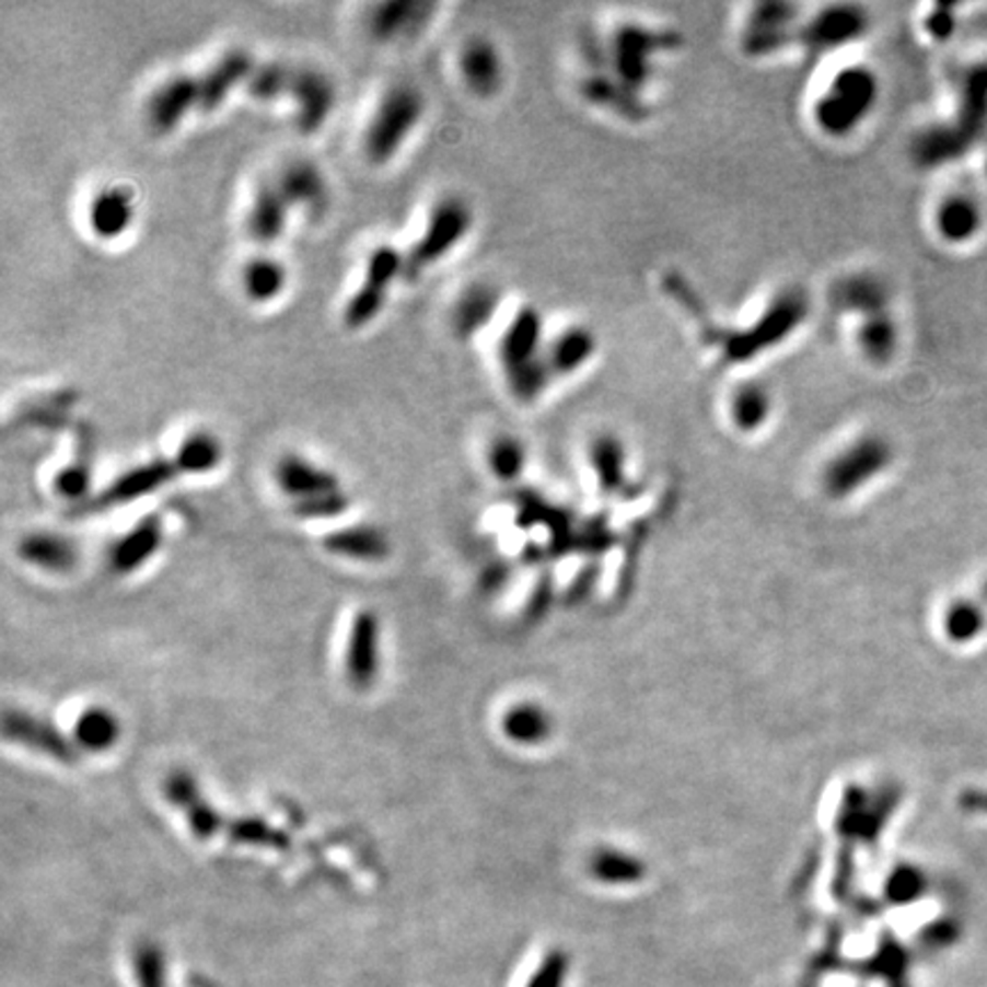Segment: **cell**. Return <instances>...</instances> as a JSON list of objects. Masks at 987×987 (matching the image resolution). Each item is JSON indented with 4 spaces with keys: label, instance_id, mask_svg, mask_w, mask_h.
<instances>
[{
    "label": "cell",
    "instance_id": "obj_38",
    "mask_svg": "<svg viewBox=\"0 0 987 987\" xmlns=\"http://www.w3.org/2000/svg\"><path fill=\"white\" fill-rule=\"evenodd\" d=\"M590 455L596 478H600V483L606 489H615L622 480H625V449H622L615 437L596 439Z\"/></svg>",
    "mask_w": 987,
    "mask_h": 987
},
{
    "label": "cell",
    "instance_id": "obj_23",
    "mask_svg": "<svg viewBox=\"0 0 987 987\" xmlns=\"http://www.w3.org/2000/svg\"><path fill=\"white\" fill-rule=\"evenodd\" d=\"M3 730L8 739L21 745H28L42 752V755H48L50 759H58L65 764H71L76 759L73 745L46 720L33 718L23 711H8L3 720Z\"/></svg>",
    "mask_w": 987,
    "mask_h": 987
},
{
    "label": "cell",
    "instance_id": "obj_16",
    "mask_svg": "<svg viewBox=\"0 0 987 987\" xmlns=\"http://www.w3.org/2000/svg\"><path fill=\"white\" fill-rule=\"evenodd\" d=\"M380 667V622L375 613L363 611L355 617L348 649H346V674L355 688L373 686Z\"/></svg>",
    "mask_w": 987,
    "mask_h": 987
},
{
    "label": "cell",
    "instance_id": "obj_10",
    "mask_svg": "<svg viewBox=\"0 0 987 987\" xmlns=\"http://www.w3.org/2000/svg\"><path fill=\"white\" fill-rule=\"evenodd\" d=\"M193 113H199V85L193 73H172L153 88L144 103V117L153 133L170 136Z\"/></svg>",
    "mask_w": 987,
    "mask_h": 987
},
{
    "label": "cell",
    "instance_id": "obj_22",
    "mask_svg": "<svg viewBox=\"0 0 987 987\" xmlns=\"http://www.w3.org/2000/svg\"><path fill=\"white\" fill-rule=\"evenodd\" d=\"M165 793L174 808L186 814V821L197 839H211L220 833L222 816L199 793L197 782L188 773H172L165 782Z\"/></svg>",
    "mask_w": 987,
    "mask_h": 987
},
{
    "label": "cell",
    "instance_id": "obj_25",
    "mask_svg": "<svg viewBox=\"0 0 987 987\" xmlns=\"http://www.w3.org/2000/svg\"><path fill=\"white\" fill-rule=\"evenodd\" d=\"M241 286L252 304H270L289 286V268L268 254L252 256L241 270Z\"/></svg>",
    "mask_w": 987,
    "mask_h": 987
},
{
    "label": "cell",
    "instance_id": "obj_28",
    "mask_svg": "<svg viewBox=\"0 0 987 987\" xmlns=\"http://www.w3.org/2000/svg\"><path fill=\"white\" fill-rule=\"evenodd\" d=\"M323 547L329 554L375 562L388 556V539L375 526H350L341 529L323 539Z\"/></svg>",
    "mask_w": 987,
    "mask_h": 987
},
{
    "label": "cell",
    "instance_id": "obj_46",
    "mask_svg": "<svg viewBox=\"0 0 987 987\" xmlns=\"http://www.w3.org/2000/svg\"><path fill=\"white\" fill-rule=\"evenodd\" d=\"M955 28V16L951 8H938L928 19V31L932 37L947 39Z\"/></svg>",
    "mask_w": 987,
    "mask_h": 987
},
{
    "label": "cell",
    "instance_id": "obj_27",
    "mask_svg": "<svg viewBox=\"0 0 987 987\" xmlns=\"http://www.w3.org/2000/svg\"><path fill=\"white\" fill-rule=\"evenodd\" d=\"M727 409H730V421L736 430L745 434L759 432L773 417L770 388L762 382H743L732 392Z\"/></svg>",
    "mask_w": 987,
    "mask_h": 987
},
{
    "label": "cell",
    "instance_id": "obj_20",
    "mask_svg": "<svg viewBox=\"0 0 987 987\" xmlns=\"http://www.w3.org/2000/svg\"><path fill=\"white\" fill-rule=\"evenodd\" d=\"M501 306V293L497 286L487 281H476L457 295L453 309H451V329L462 341L474 339L480 334L491 318L497 316Z\"/></svg>",
    "mask_w": 987,
    "mask_h": 987
},
{
    "label": "cell",
    "instance_id": "obj_19",
    "mask_svg": "<svg viewBox=\"0 0 987 987\" xmlns=\"http://www.w3.org/2000/svg\"><path fill=\"white\" fill-rule=\"evenodd\" d=\"M275 480L286 497H291L293 501H302V499L318 497V494L341 489L339 476L298 453L283 455L277 462Z\"/></svg>",
    "mask_w": 987,
    "mask_h": 987
},
{
    "label": "cell",
    "instance_id": "obj_37",
    "mask_svg": "<svg viewBox=\"0 0 987 987\" xmlns=\"http://www.w3.org/2000/svg\"><path fill=\"white\" fill-rule=\"evenodd\" d=\"M590 871L596 880L611 882V885H629V882H638L642 878L645 867L627 852L600 850L592 857Z\"/></svg>",
    "mask_w": 987,
    "mask_h": 987
},
{
    "label": "cell",
    "instance_id": "obj_1",
    "mask_svg": "<svg viewBox=\"0 0 987 987\" xmlns=\"http://www.w3.org/2000/svg\"><path fill=\"white\" fill-rule=\"evenodd\" d=\"M547 344L549 336L544 332L539 311L533 306L519 309L499 344L503 375L516 400L533 403L551 384L554 375L547 363Z\"/></svg>",
    "mask_w": 987,
    "mask_h": 987
},
{
    "label": "cell",
    "instance_id": "obj_13",
    "mask_svg": "<svg viewBox=\"0 0 987 987\" xmlns=\"http://www.w3.org/2000/svg\"><path fill=\"white\" fill-rule=\"evenodd\" d=\"M136 222V195L128 186L98 188L88 204V227L103 243L124 239Z\"/></svg>",
    "mask_w": 987,
    "mask_h": 987
},
{
    "label": "cell",
    "instance_id": "obj_35",
    "mask_svg": "<svg viewBox=\"0 0 987 987\" xmlns=\"http://www.w3.org/2000/svg\"><path fill=\"white\" fill-rule=\"evenodd\" d=\"M503 732L519 745H537L549 736L551 718L537 705H516L503 718Z\"/></svg>",
    "mask_w": 987,
    "mask_h": 987
},
{
    "label": "cell",
    "instance_id": "obj_43",
    "mask_svg": "<svg viewBox=\"0 0 987 987\" xmlns=\"http://www.w3.org/2000/svg\"><path fill=\"white\" fill-rule=\"evenodd\" d=\"M905 953L898 944H890L875 955L873 967L890 980V987H907L905 983Z\"/></svg>",
    "mask_w": 987,
    "mask_h": 987
},
{
    "label": "cell",
    "instance_id": "obj_9",
    "mask_svg": "<svg viewBox=\"0 0 987 987\" xmlns=\"http://www.w3.org/2000/svg\"><path fill=\"white\" fill-rule=\"evenodd\" d=\"M289 98L293 101L295 108L293 119L298 131L304 136H314L329 121L336 101H339V90H336L334 78L327 71L300 65L293 69Z\"/></svg>",
    "mask_w": 987,
    "mask_h": 987
},
{
    "label": "cell",
    "instance_id": "obj_5",
    "mask_svg": "<svg viewBox=\"0 0 987 987\" xmlns=\"http://www.w3.org/2000/svg\"><path fill=\"white\" fill-rule=\"evenodd\" d=\"M987 121V62L974 67L965 78L963 108L955 126L932 128L917 140V159L932 167L944 161L957 159L967 151L983 133Z\"/></svg>",
    "mask_w": 987,
    "mask_h": 987
},
{
    "label": "cell",
    "instance_id": "obj_2",
    "mask_svg": "<svg viewBox=\"0 0 987 987\" xmlns=\"http://www.w3.org/2000/svg\"><path fill=\"white\" fill-rule=\"evenodd\" d=\"M880 83L873 69L846 65L833 73L812 103V119L818 131L833 140L850 138L873 113Z\"/></svg>",
    "mask_w": 987,
    "mask_h": 987
},
{
    "label": "cell",
    "instance_id": "obj_26",
    "mask_svg": "<svg viewBox=\"0 0 987 987\" xmlns=\"http://www.w3.org/2000/svg\"><path fill=\"white\" fill-rule=\"evenodd\" d=\"M835 306L841 309L844 314H852L857 318H864L871 314H880L887 311V289L878 277L873 275H855L848 279H841L833 293Z\"/></svg>",
    "mask_w": 987,
    "mask_h": 987
},
{
    "label": "cell",
    "instance_id": "obj_14",
    "mask_svg": "<svg viewBox=\"0 0 987 987\" xmlns=\"http://www.w3.org/2000/svg\"><path fill=\"white\" fill-rule=\"evenodd\" d=\"M291 209L306 213H323L329 204V186L325 172L316 161L293 159L286 163L272 178Z\"/></svg>",
    "mask_w": 987,
    "mask_h": 987
},
{
    "label": "cell",
    "instance_id": "obj_44",
    "mask_svg": "<svg viewBox=\"0 0 987 987\" xmlns=\"http://www.w3.org/2000/svg\"><path fill=\"white\" fill-rule=\"evenodd\" d=\"M565 969H567V960L562 953H551L547 960H544L539 972L535 974L531 987H560L562 978H565Z\"/></svg>",
    "mask_w": 987,
    "mask_h": 987
},
{
    "label": "cell",
    "instance_id": "obj_11",
    "mask_svg": "<svg viewBox=\"0 0 987 987\" xmlns=\"http://www.w3.org/2000/svg\"><path fill=\"white\" fill-rule=\"evenodd\" d=\"M254 67L256 60L247 48L236 46L224 50L216 62H211L197 76L199 113L211 115L222 108L233 90L247 85Z\"/></svg>",
    "mask_w": 987,
    "mask_h": 987
},
{
    "label": "cell",
    "instance_id": "obj_47",
    "mask_svg": "<svg viewBox=\"0 0 987 987\" xmlns=\"http://www.w3.org/2000/svg\"><path fill=\"white\" fill-rule=\"evenodd\" d=\"M955 938H957V928H955V924H951V921L932 924V926L924 932V940H926L930 947H947V944H951Z\"/></svg>",
    "mask_w": 987,
    "mask_h": 987
},
{
    "label": "cell",
    "instance_id": "obj_41",
    "mask_svg": "<svg viewBox=\"0 0 987 987\" xmlns=\"http://www.w3.org/2000/svg\"><path fill=\"white\" fill-rule=\"evenodd\" d=\"M924 875L917 869L903 867L898 871L892 873L890 882H887V896L894 903H910L917 901L919 894L924 892Z\"/></svg>",
    "mask_w": 987,
    "mask_h": 987
},
{
    "label": "cell",
    "instance_id": "obj_33",
    "mask_svg": "<svg viewBox=\"0 0 987 987\" xmlns=\"http://www.w3.org/2000/svg\"><path fill=\"white\" fill-rule=\"evenodd\" d=\"M293 69H295L293 65L281 62V60L256 62L245 90L258 103H272L279 98H289Z\"/></svg>",
    "mask_w": 987,
    "mask_h": 987
},
{
    "label": "cell",
    "instance_id": "obj_29",
    "mask_svg": "<svg viewBox=\"0 0 987 987\" xmlns=\"http://www.w3.org/2000/svg\"><path fill=\"white\" fill-rule=\"evenodd\" d=\"M222 441L209 430H195L181 439L174 460L184 476H204L216 472L222 464Z\"/></svg>",
    "mask_w": 987,
    "mask_h": 987
},
{
    "label": "cell",
    "instance_id": "obj_18",
    "mask_svg": "<svg viewBox=\"0 0 987 987\" xmlns=\"http://www.w3.org/2000/svg\"><path fill=\"white\" fill-rule=\"evenodd\" d=\"M291 211L293 209L275 186V181H262L252 195L245 218L249 239L266 247L275 245L286 233V227H289Z\"/></svg>",
    "mask_w": 987,
    "mask_h": 987
},
{
    "label": "cell",
    "instance_id": "obj_34",
    "mask_svg": "<svg viewBox=\"0 0 987 987\" xmlns=\"http://www.w3.org/2000/svg\"><path fill=\"white\" fill-rule=\"evenodd\" d=\"M980 227L978 206L967 197H949L938 209V231L951 243L969 241Z\"/></svg>",
    "mask_w": 987,
    "mask_h": 987
},
{
    "label": "cell",
    "instance_id": "obj_15",
    "mask_svg": "<svg viewBox=\"0 0 987 987\" xmlns=\"http://www.w3.org/2000/svg\"><path fill=\"white\" fill-rule=\"evenodd\" d=\"M867 28V16L860 8H827L814 16L808 25L796 31V37L808 46L812 54L846 46L857 39Z\"/></svg>",
    "mask_w": 987,
    "mask_h": 987
},
{
    "label": "cell",
    "instance_id": "obj_31",
    "mask_svg": "<svg viewBox=\"0 0 987 987\" xmlns=\"http://www.w3.org/2000/svg\"><path fill=\"white\" fill-rule=\"evenodd\" d=\"M19 554L23 560H28L31 565L48 571H67L76 562L73 544L60 535L48 533H35L25 537L21 542Z\"/></svg>",
    "mask_w": 987,
    "mask_h": 987
},
{
    "label": "cell",
    "instance_id": "obj_32",
    "mask_svg": "<svg viewBox=\"0 0 987 987\" xmlns=\"http://www.w3.org/2000/svg\"><path fill=\"white\" fill-rule=\"evenodd\" d=\"M121 727L113 711L92 707L81 713L73 724V741L78 747L90 752H103L119 741Z\"/></svg>",
    "mask_w": 987,
    "mask_h": 987
},
{
    "label": "cell",
    "instance_id": "obj_17",
    "mask_svg": "<svg viewBox=\"0 0 987 987\" xmlns=\"http://www.w3.org/2000/svg\"><path fill=\"white\" fill-rule=\"evenodd\" d=\"M434 5L423 0H386L369 12V35L380 44H392L421 31L430 21Z\"/></svg>",
    "mask_w": 987,
    "mask_h": 987
},
{
    "label": "cell",
    "instance_id": "obj_39",
    "mask_svg": "<svg viewBox=\"0 0 987 987\" xmlns=\"http://www.w3.org/2000/svg\"><path fill=\"white\" fill-rule=\"evenodd\" d=\"M229 835H231L233 841L249 844V846H268V848H286V846H289V839H286V835L279 833V829L270 827L262 818L233 821L229 825Z\"/></svg>",
    "mask_w": 987,
    "mask_h": 987
},
{
    "label": "cell",
    "instance_id": "obj_8",
    "mask_svg": "<svg viewBox=\"0 0 987 987\" xmlns=\"http://www.w3.org/2000/svg\"><path fill=\"white\" fill-rule=\"evenodd\" d=\"M181 476H184V472H181V466L174 460V455L142 462V464L133 466V469H128L121 476H117L106 489H101L98 494H94V497H90V501L81 510L88 514H96L108 508L136 503L140 499L149 497V494L174 483Z\"/></svg>",
    "mask_w": 987,
    "mask_h": 987
},
{
    "label": "cell",
    "instance_id": "obj_7",
    "mask_svg": "<svg viewBox=\"0 0 987 987\" xmlns=\"http://www.w3.org/2000/svg\"><path fill=\"white\" fill-rule=\"evenodd\" d=\"M892 462V446L878 434L857 437L852 444L827 462L823 472V487L833 499H846L852 491L869 485L887 469Z\"/></svg>",
    "mask_w": 987,
    "mask_h": 987
},
{
    "label": "cell",
    "instance_id": "obj_36",
    "mask_svg": "<svg viewBox=\"0 0 987 987\" xmlns=\"http://www.w3.org/2000/svg\"><path fill=\"white\" fill-rule=\"evenodd\" d=\"M487 466L499 480H514L526 466V446L514 434H497L487 446Z\"/></svg>",
    "mask_w": 987,
    "mask_h": 987
},
{
    "label": "cell",
    "instance_id": "obj_40",
    "mask_svg": "<svg viewBox=\"0 0 987 987\" xmlns=\"http://www.w3.org/2000/svg\"><path fill=\"white\" fill-rule=\"evenodd\" d=\"M350 508V497L344 489L318 494V497L293 501V512L302 519H314V522H325V519L341 516Z\"/></svg>",
    "mask_w": 987,
    "mask_h": 987
},
{
    "label": "cell",
    "instance_id": "obj_3",
    "mask_svg": "<svg viewBox=\"0 0 987 987\" xmlns=\"http://www.w3.org/2000/svg\"><path fill=\"white\" fill-rule=\"evenodd\" d=\"M426 117V96L419 88L398 83L388 88L363 128L361 149L369 163H392Z\"/></svg>",
    "mask_w": 987,
    "mask_h": 987
},
{
    "label": "cell",
    "instance_id": "obj_30",
    "mask_svg": "<svg viewBox=\"0 0 987 987\" xmlns=\"http://www.w3.org/2000/svg\"><path fill=\"white\" fill-rule=\"evenodd\" d=\"M855 344L869 361L885 363L894 357L898 346V329L887 311L864 316L855 327Z\"/></svg>",
    "mask_w": 987,
    "mask_h": 987
},
{
    "label": "cell",
    "instance_id": "obj_42",
    "mask_svg": "<svg viewBox=\"0 0 987 987\" xmlns=\"http://www.w3.org/2000/svg\"><path fill=\"white\" fill-rule=\"evenodd\" d=\"M54 487L65 499H83L90 491V469L85 464L73 462L58 472Z\"/></svg>",
    "mask_w": 987,
    "mask_h": 987
},
{
    "label": "cell",
    "instance_id": "obj_4",
    "mask_svg": "<svg viewBox=\"0 0 987 987\" xmlns=\"http://www.w3.org/2000/svg\"><path fill=\"white\" fill-rule=\"evenodd\" d=\"M474 229L472 204L460 195L434 201L421 236L405 252V279H419L464 243Z\"/></svg>",
    "mask_w": 987,
    "mask_h": 987
},
{
    "label": "cell",
    "instance_id": "obj_6",
    "mask_svg": "<svg viewBox=\"0 0 987 987\" xmlns=\"http://www.w3.org/2000/svg\"><path fill=\"white\" fill-rule=\"evenodd\" d=\"M398 279H405V252L388 243L373 247L363 264L361 283L344 304V325L352 332L373 325L382 316L392 286Z\"/></svg>",
    "mask_w": 987,
    "mask_h": 987
},
{
    "label": "cell",
    "instance_id": "obj_21",
    "mask_svg": "<svg viewBox=\"0 0 987 987\" xmlns=\"http://www.w3.org/2000/svg\"><path fill=\"white\" fill-rule=\"evenodd\" d=\"M600 350V339L585 325H569L549 336L547 363L554 378H571L590 367Z\"/></svg>",
    "mask_w": 987,
    "mask_h": 987
},
{
    "label": "cell",
    "instance_id": "obj_45",
    "mask_svg": "<svg viewBox=\"0 0 987 987\" xmlns=\"http://www.w3.org/2000/svg\"><path fill=\"white\" fill-rule=\"evenodd\" d=\"M976 627H978V617H976L974 608L963 606V608H955L949 615V634L953 638H967L976 631Z\"/></svg>",
    "mask_w": 987,
    "mask_h": 987
},
{
    "label": "cell",
    "instance_id": "obj_12",
    "mask_svg": "<svg viewBox=\"0 0 987 987\" xmlns=\"http://www.w3.org/2000/svg\"><path fill=\"white\" fill-rule=\"evenodd\" d=\"M460 76L474 96L494 98L506 81V65L499 46L485 35H472L460 48Z\"/></svg>",
    "mask_w": 987,
    "mask_h": 987
},
{
    "label": "cell",
    "instance_id": "obj_24",
    "mask_svg": "<svg viewBox=\"0 0 987 987\" xmlns=\"http://www.w3.org/2000/svg\"><path fill=\"white\" fill-rule=\"evenodd\" d=\"M161 544H163L161 516L149 514L140 519V522L115 544L111 562L117 571H121V574H128V571H136L144 562H149L155 556V551L161 549Z\"/></svg>",
    "mask_w": 987,
    "mask_h": 987
}]
</instances>
